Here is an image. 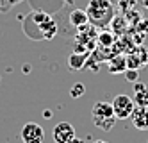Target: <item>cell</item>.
I'll return each mask as SVG.
<instances>
[{
    "mask_svg": "<svg viewBox=\"0 0 148 143\" xmlns=\"http://www.w3.org/2000/svg\"><path fill=\"white\" fill-rule=\"evenodd\" d=\"M86 13L91 25L98 29H105L114 18V6L111 0H89Z\"/></svg>",
    "mask_w": 148,
    "mask_h": 143,
    "instance_id": "cell-1",
    "label": "cell"
},
{
    "mask_svg": "<svg viewBox=\"0 0 148 143\" xmlns=\"http://www.w3.org/2000/svg\"><path fill=\"white\" fill-rule=\"evenodd\" d=\"M91 118H93V124L97 125L98 129H102V131H111L112 127H114V124H116V118L114 116V111H112V104L111 102H103V100H100V102H97L93 106V109H91Z\"/></svg>",
    "mask_w": 148,
    "mask_h": 143,
    "instance_id": "cell-2",
    "label": "cell"
},
{
    "mask_svg": "<svg viewBox=\"0 0 148 143\" xmlns=\"http://www.w3.org/2000/svg\"><path fill=\"white\" fill-rule=\"evenodd\" d=\"M30 20L36 23V27L39 29V38L43 39H52L56 38L57 34V25H56V20L52 18L47 13H39V11H34L30 15Z\"/></svg>",
    "mask_w": 148,
    "mask_h": 143,
    "instance_id": "cell-3",
    "label": "cell"
},
{
    "mask_svg": "<svg viewBox=\"0 0 148 143\" xmlns=\"http://www.w3.org/2000/svg\"><path fill=\"white\" fill-rule=\"evenodd\" d=\"M112 111H114V116L118 118V120H127V118H130L132 111H134V98L129 97V95H116L112 98Z\"/></svg>",
    "mask_w": 148,
    "mask_h": 143,
    "instance_id": "cell-4",
    "label": "cell"
},
{
    "mask_svg": "<svg viewBox=\"0 0 148 143\" xmlns=\"http://www.w3.org/2000/svg\"><path fill=\"white\" fill-rule=\"evenodd\" d=\"M22 140H23V143H43L45 141V131L39 124L29 122L22 127Z\"/></svg>",
    "mask_w": 148,
    "mask_h": 143,
    "instance_id": "cell-5",
    "label": "cell"
},
{
    "mask_svg": "<svg viewBox=\"0 0 148 143\" xmlns=\"http://www.w3.org/2000/svg\"><path fill=\"white\" fill-rule=\"evenodd\" d=\"M52 138H54V143H70L75 138V127L70 122H59L52 129Z\"/></svg>",
    "mask_w": 148,
    "mask_h": 143,
    "instance_id": "cell-6",
    "label": "cell"
},
{
    "mask_svg": "<svg viewBox=\"0 0 148 143\" xmlns=\"http://www.w3.org/2000/svg\"><path fill=\"white\" fill-rule=\"evenodd\" d=\"M130 122L136 129L148 131V106H136L130 115Z\"/></svg>",
    "mask_w": 148,
    "mask_h": 143,
    "instance_id": "cell-7",
    "label": "cell"
},
{
    "mask_svg": "<svg viewBox=\"0 0 148 143\" xmlns=\"http://www.w3.org/2000/svg\"><path fill=\"white\" fill-rule=\"evenodd\" d=\"M88 57H89L88 52H73V54H70V57H68V66H70V70H73V72L82 70L88 64Z\"/></svg>",
    "mask_w": 148,
    "mask_h": 143,
    "instance_id": "cell-8",
    "label": "cell"
},
{
    "mask_svg": "<svg viewBox=\"0 0 148 143\" xmlns=\"http://www.w3.org/2000/svg\"><path fill=\"white\" fill-rule=\"evenodd\" d=\"M134 104L136 106H148V86L136 82L134 86Z\"/></svg>",
    "mask_w": 148,
    "mask_h": 143,
    "instance_id": "cell-9",
    "label": "cell"
},
{
    "mask_svg": "<svg viewBox=\"0 0 148 143\" xmlns=\"http://www.w3.org/2000/svg\"><path fill=\"white\" fill-rule=\"evenodd\" d=\"M70 23L79 29V27H84V25H88L89 23V18H88V13L84 9H73L71 13H70Z\"/></svg>",
    "mask_w": 148,
    "mask_h": 143,
    "instance_id": "cell-10",
    "label": "cell"
},
{
    "mask_svg": "<svg viewBox=\"0 0 148 143\" xmlns=\"http://www.w3.org/2000/svg\"><path fill=\"white\" fill-rule=\"evenodd\" d=\"M127 70V57L123 56H114L109 61V72L111 73H123Z\"/></svg>",
    "mask_w": 148,
    "mask_h": 143,
    "instance_id": "cell-11",
    "label": "cell"
},
{
    "mask_svg": "<svg viewBox=\"0 0 148 143\" xmlns=\"http://www.w3.org/2000/svg\"><path fill=\"white\" fill-rule=\"evenodd\" d=\"M97 39H98V43H100L102 47H111L112 43H114V34L109 32V30H102L100 34L97 36Z\"/></svg>",
    "mask_w": 148,
    "mask_h": 143,
    "instance_id": "cell-12",
    "label": "cell"
},
{
    "mask_svg": "<svg viewBox=\"0 0 148 143\" xmlns=\"http://www.w3.org/2000/svg\"><path fill=\"white\" fill-rule=\"evenodd\" d=\"M132 54H134V56L141 61L143 66H145V64H148V48H146V47H137Z\"/></svg>",
    "mask_w": 148,
    "mask_h": 143,
    "instance_id": "cell-13",
    "label": "cell"
},
{
    "mask_svg": "<svg viewBox=\"0 0 148 143\" xmlns=\"http://www.w3.org/2000/svg\"><path fill=\"white\" fill-rule=\"evenodd\" d=\"M84 93H86V86L80 84V82L73 84V86H71V90H70V95H71L73 98H79V97H82Z\"/></svg>",
    "mask_w": 148,
    "mask_h": 143,
    "instance_id": "cell-14",
    "label": "cell"
},
{
    "mask_svg": "<svg viewBox=\"0 0 148 143\" xmlns=\"http://www.w3.org/2000/svg\"><path fill=\"white\" fill-rule=\"evenodd\" d=\"M18 2H22V0H0V11H7L11 6H14Z\"/></svg>",
    "mask_w": 148,
    "mask_h": 143,
    "instance_id": "cell-15",
    "label": "cell"
},
{
    "mask_svg": "<svg viewBox=\"0 0 148 143\" xmlns=\"http://www.w3.org/2000/svg\"><path fill=\"white\" fill-rule=\"evenodd\" d=\"M137 73H139L137 70H125V77L129 81H136L137 79Z\"/></svg>",
    "mask_w": 148,
    "mask_h": 143,
    "instance_id": "cell-16",
    "label": "cell"
},
{
    "mask_svg": "<svg viewBox=\"0 0 148 143\" xmlns=\"http://www.w3.org/2000/svg\"><path fill=\"white\" fill-rule=\"evenodd\" d=\"M139 27H145L143 32H148V21H139Z\"/></svg>",
    "mask_w": 148,
    "mask_h": 143,
    "instance_id": "cell-17",
    "label": "cell"
},
{
    "mask_svg": "<svg viewBox=\"0 0 148 143\" xmlns=\"http://www.w3.org/2000/svg\"><path fill=\"white\" fill-rule=\"evenodd\" d=\"M70 143H84V140H79V138L75 136V138H73V140H71Z\"/></svg>",
    "mask_w": 148,
    "mask_h": 143,
    "instance_id": "cell-18",
    "label": "cell"
},
{
    "mask_svg": "<svg viewBox=\"0 0 148 143\" xmlns=\"http://www.w3.org/2000/svg\"><path fill=\"white\" fill-rule=\"evenodd\" d=\"M141 4H143V6H145L146 9H148V0H141Z\"/></svg>",
    "mask_w": 148,
    "mask_h": 143,
    "instance_id": "cell-19",
    "label": "cell"
},
{
    "mask_svg": "<svg viewBox=\"0 0 148 143\" xmlns=\"http://www.w3.org/2000/svg\"><path fill=\"white\" fill-rule=\"evenodd\" d=\"M93 143H109V141H103V140H97V141H93Z\"/></svg>",
    "mask_w": 148,
    "mask_h": 143,
    "instance_id": "cell-20",
    "label": "cell"
},
{
    "mask_svg": "<svg viewBox=\"0 0 148 143\" xmlns=\"http://www.w3.org/2000/svg\"><path fill=\"white\" fill-rule=\"evenodd\" d=\"M64 2H70V0H64Z\"/></svg>",
    "mask_w": 148,
    "mask_h": 143,
    "instance_id": "cell-21",
    "label": "cell"
},
{
    "mask_svg": "<svg viewBox=\"0 0 148 143\" xmlns=\"http://www.w3.org/2000/svg\"><path fill=\"white\" fill-rule=\"evenodd\" d=\"M146 86H148V84H146Z\"/></svg>",
    "mask_w": 148,
    "mask_h": 143,
    "instance_id": "cell-22",
    "label": "cell"
}]
</instances>
